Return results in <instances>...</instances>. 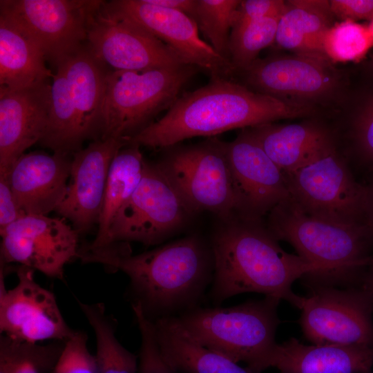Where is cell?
<instances>
[{
  "instance_id": "1",
  "label": "cell",
  "mask_w": 373,
  "mask_h": 373,
  "mask_svg": "<svg viewBox=\"0 0 373 373\" xmlns=\"http://www.w3.org/2000/svg\"><path fill=\"white\" fill-rule=\"evenodd\" d=\"M311 104L282 99L249 89L228 78L179 96L166 114L127 140V145L164 149L188 138L213 136L311 113Z\"/></svg>"
},
{
  "instance_id": "2",
  "label": "cell",
  "mask_w": 373,
  "mask_h": 373,
  "mask_svg": "<svg viewBox=\"0 0 373 373\" xmlns=\"http://www.w3.org/2000/svg\"><path fill=\"white\" fill-rule=\"evenodd\" d=\"M78 258L125 273L135 297L133 303L151 320L198 307L214 274L211 246L196 235L137 255L117 246L81 250Z\"/></svg>"
},
{
  "instance_id": "3",
  "label": "cell",
  "mask_w": 373,
  "mask_h": 373,
  "mask_svg": "<svg viewBox=\"0 0 373 373\" xmlns=\"http://www.w3.org/2000/svg\"><path fill=\"white\" fill-rule=\"evenodd\" d=\"M213 233L214 274L209 297L215 305L243 293L255 292L285 300L298 308L301 297L294 282L315 280L321 269L284 251L262 220L234 217Z\"/></svg>"
},
{
  "instance_id": "4",
  "label": "cell",
  "mask_w": 373,
  "mask_h": 373,
  "mask_svg": "<svg viewBox=\"0 0 373 373\" xmlns=\"http://www.w3.org/2000/svg\"><path fill=\"white\" fill-rule=\"evenodd\" d=\"M280 301L265 296L229 307L198 306L157 319L189 341L261 373L274 367Z\"/></svg>"
},
{
  "instance_id": "5",
  "label": "cell",
  "mask_w": 373,
  "mask_h": 373,
  "mask_svg": "<svg viewBox=\"0 0 373 373\" xmlns=\"http://www.w3.org/2000/svg\"><path fill=\"white\" fill-rule=\"evenodd\" d=\"M267 216L266 226L278 240L289 242L298 256L321 269L307 283L312 287L347 283L373 266V232L367 225L341 224L312 216L291 197Z\"/></svg>"
},
{
  "instance_id": "6",
  "label": "cell",
  "mask_w": 373,
  "mask_h": 373,
  "mask_svg": "<svg viewBox=\"0 0 373 373\" xmlns=\"http://www.w3.org/2000/svg\"><path fill=\"white\" fill-rule=\"evenodd\" d=\"M196 69L185 64L144 71H106L99 139L113 137L126 142L171 106Z\"/></svg>"
},
{
  "instance_id": "7",
  "label": "cell",
  "mask_w": 373,
  "mask_h": 373,
  "mask_svg": "<svg viewBox=\"0 0 373 373\" xmlns=\"http://www.w3.org/2000/svg\"><path fill=\"white\" fill-rule=\"evenodd\" d=\"M284 174L291 197L307 214L341 224L368 226V187L354 180L334 145Z\"/></svg>"
},
{
  "instance_id": "8",
  "label": "cell",
  "mask_w": 373,
  "mask_h": 373,
  "mask_svg": "<svg viewBox=\"0 0 373 373\" xmlns=\"http://www.w3.org/2000/svg\"><path fill=\"white\" fill-rule=\"evenodd\" d=\"M169 148L156 165L191 211H209L223 221L236 217L223 142L213 137L198 144Z\"/></svg>"
},
{
  "instance_id": "9",
  "label": "cell",
  "mask_w": 373,
  "mask_h": 373,
  "mask_svg": "<svg viewBox=\"0 0 373 373\" xmlns=\"http://www.w3.org/2000/svg\"><path fill=\"white\" fill-rule=\"evenodd\" d=\"M192 213L156 164L146 161L140 182L112 221L103 249L119 242L159 243L179 230Z\"/></svg>"
},
{
  "instance_id": "10",
  "label": "cell",
  "mask_w": 373,
  "mask_h": 373,
  "mask_svg": "<svg viewBox=\"0 0 373 373\" xmlns=\"http://www.w3.org/2000/svg\"><path fill=\"white\" fill-rule=\"evenodd\" d=\"M302 296L300 323L314 345L373 347V303L360 288L313 286Z\"/></svg>"
},
{
  "instance_id": "11",
  "label": "cell",
  "mask_w": 373,
  "mask_h": 373,
  "mask_svg": "<svg viewBox=\"0 0 373 373\" xmlns=\"http://www.w3.org/2000/svg\"><path fill=\"white\" fill-rule=\"evenodd\" d=\"M104 1L1 0L0 13L23 28L46 60L57 63L83 47L89 21Z\"/></svg>"
},
{
  "instance_id": "12",
  "label": "cell",
  "mask_w": 373,
  "mask_h": 373,
  "mask_svg": "<svg viewBox=\"0 0 373 373\" xmlns=\"http://www.w3.org/2000/svg\"><path fill=\"white\" fill-rule=\"evenodd\" d=\"M0 235L1 266L18 263L63 280L65 265L79 256V233L63 218L25 215Z\"/></svg>"
},
{
  "instance_id": "13",
  "label": "cell",
  "mask_w": 373,
  "mask_h": 373,
  "mask_svg": "<svg viewBox=\"0 0 373 373\" xmlns=\"http://www.w3.org/2000/svg\"><path fill=\"white\" fill-rule=\"evenodd\" d=\"M104 2L90 17L86 39V48L103 66L111 70L144 71L187 64L147 31L110 15Z\"/></svg>"
},
{
  "instance_id": "14",
  "label": "cell",
  "mask_w": 373,
  "mask_h": 373,
  "mask_svg": "<svg viewBox=\"0 0 373 373\" xmlns=\"http://www.w3.org/2000/svg\"><path fill=\"white\" fill-rule=\"evenodd\" d=\"M103 8L110 15L147 31L175 50L187 64L204 70L211 78H228L233 74L231 62L200 38L195 21L189 15L147 0L104 1Z\"/></svg>"
},
{
  "instance_id": "15",
  "label": "cell",
  "mask_w": 373,
  "mask_h": 373,
  "mask_svg": "<svg viewBox=\"0 0 373 373\" xmlns=\"http://www.w3.org/2000/svg\"><path fill=\"white\" fill-rule=\"evenodd\" d=\"M32 269L16 267L17 285L6 289L0 271V332L12 340L37 344L46 340L66 342L76 332L66 323L53 293L40 286Z\"/></svg>"
},
{
  "instance_id": "16",
  "label": "cell",
  "mask_w": 373,
  "mask_h": 373,
  "mask_svg": "<svg viewBox=\"0 0 373 373\" xmlns=\"http://www.w3.org/2000/svg\"><path fill=\"white\" fill-rule=\"evenodd\" d=\"M236 199V216L262 218L291 197L285 175L247 128L223 142Z\"/></svg>"
},
{
  "instance_id": "17",
  "label": "cell",
  "mask_w": 373,
  "mask_h": 373,
  "mask_svg": "<svg viewBox=\"0 0 373 373\" xmlns=\"http://www.w3.org/2000/svg\"><path fill=\"white\" fill-rule=\"evenodd\" d=\"M237 72L251 90L309 104L331 97L341 84L329 61L296 54L258 58Z\"/></svg>"
},
{
  "instance_id": "18",
  "label": "cell",
  "mask_w": 373,
  "mask_h": 373,
  "mask_svg": "<svg viewBox=\"0 0 373 373\" xmlns=\"http://www.w3.org/2000/svg\"><path fill=\"white\" fill-rule=\"evenodd\" d=\"M125 146L122 139H99L72 154L70 181L55 211L79 233L97 224L111 162Z\"/></svg>"
},
{
  "instance_id": "19",
  "label": "cell",
  "mask_w": 373,
  "mask_h": 373,
  "mask_svg": "<svg viewBox=\"0 0 373 373\" xmlns=\"http://www.w3.org/2000/svg\"><path fill=\"white\" fill-rule=\"evenodd\" d=\"M48 81L20 89L0 86V173L43 137L48 122Z\"/></svg>"
},
{
  "instance_id": "20",
  "label": "cell",
  "mask_w": 373,
  "mask_h": 373,
  "mask_svg": "<svg viewBox=\"0 0 373 373\" xmlns=\"http://www.w3.org/2000/svg\"><path fill=\"white\" fill-rule=\"evenodd\" d=\"M72 155L23 153L8 172L12 191L26 215H44L63 201L70 177Z\"/></svg>"
},
{
  "instance_id": "21",
  "label": "cell",
  "mask_w": 373,
  "mask_h": 373,
  "mask_svg": "<svg viewBox=\"0 0 373 373\" xmlns=\"http://www.w3.org/2000/svg\"><path fill=\"white\" fill-rule=\"evenodd\" d=\"M373 364V347L307 345L291 338L278 345L274 367L278 373H362Z\"/></svg>"
},
{
  "instance_id": "22",
  "label": "cell",
  "mask_w": 373,
  "mask_h": 373,
  "mask_svg": "<svg viewBox=\"0 0 373 373\" xmlns=\"http://www.w3.org/2000/svg\"><path fill=\"white\" fill-rule=\"evenodd\" d=\"M247 129L284 173L334 145L331 132L312 121L289 124L273 122Z\"/></svg>"
},
{
  "instance_id": "23",
  "label": "cell",
  "mask_w": 373,
  "mask_h": 373,
  "mask_svg": "<svg viewBox=\"0 0 373 373\" xmlns=\"http://www.w3.org/2000/svg\"><path fill=\"white\" fill-rule=\"evenodd\" d=\"M76 113V135L79 146L87 139L99 140L100 116L106 71L82 47L63 59Z\"/></svg>"
},
{
  "instance_id": "24",
  "label": "cell",
  "mask_w": 373,
  "mask_h": 373,
  "mask_svg": "<svg viewBox=\"0 0 373 373\" xmlns=\"http://www.w3.org/2000/svg\"><path fill=\"white\" fill-rule=\"evenodd\" d=\"M333 18L329 1H286L274 43L296 55L329 61L323 52V43L325 33L333 24Z\"/></svg>"
},
{
  "instance_id": "25",
  "label": "cell",
  "mask_w": 373,
  "mask_h": 373,
  "mask_svg": "<svg viewBox=\"0 0 373 373\" xmlns=\"http://www.w3.org/2000/svg\"><path fill=\"white\" fill-rule=\"evenodd\" d=\"M46 60L35 40L0 13V86L20 89L48 81L54 74Z\"/></svg>"
},
{
  "instance_id": "26",
  "label": "cell",
  "mask_w": 373,
  "mask_h": 373,
  "mask_svg": "<svg viewBox=\"0 0 373 373\" xmlns=\"http://www.w3.org/2000/svg\"><path fill=\"white\" fill-rule=\"evenodd\" d=\"M140 147L138 145H126L113 157L97 222V235L82 251H97L105 248L114 217L133 194L142 178L146 160Z\"/></svg>"
},
{
  "instance_id": "27",
  "label": "cell",
  "mask_w": 373,
  "mask_h": 373,
  "mask_svg": "<svg viewBox=\"0 0 373 373\" xmlns=\"http://www.w3.org/2000/svg\"><path fill=\"white\" fill-rule=\"evenodd\" d=\"M152 321L164 358L180 373H258L189 341L159 319Z\"/></svg>"
},
{
  "instance_id": "28",
  "label": "cell",
  "mask_w": 373,
  "mask_h": 373,
  "mask_svg": "<svg viewBox=\"0 0 373 373\" xmlns=\"http://www.w3.org/2000/svg\"><path fill=\"white\" fill-rule=\"evenodd\" d=\"M55 66L50 88L48 122L39 144L54 153L72 155L81 149L76 135V113L64 61Z\"/></svg>"
},
{
  "instance_id": "29",
  "label": "cell",
  "mask_w": 373,
  "mask_h": 373,
  "mask_svg": "<svg viewBox=\"0 0 373 373\" xmlns=\"http://www.w3.org/2000/svg\"><path fill=\"white\" fill-rule=\"evenodd\" d=\"M77 302L95 334L98 373H137L138 357L117 339L114 321L104 305Z\"/></svg>"
},
{
  "instance_id": "30",
  "label": "cell",
  "mask_w": 373,
  "mask_h": 373,
  "mask_svg": "<svg viewBox=\"0 0 373 373\" xmlns=\"http://www.w3.org/2000/svg\"><path fill=\"white\" fill-rule=\"evenodd\" d=\"M62 349L17 341L1 334L0 373H50Z\"/></svg>"
},
{
  "instance_id": "31",
  "label": "cell",
  "mask_w": 373,
  "mask_h": 373,
  "mask_svg": "<svg viewBox=\"0 0 373 373\" xmlns=\"http://www.w3.org/2000/svg\"><path fill=\"white\" fill-rule=\"evenodd\" d=\"M239 0H196L191 18L209 44L229 61V39Z\"/></svg>"
},
{
  "instance_id": "32",
  "label": "cell",
  "mask_w": 373,
  "mask_h": 373,
  "mask_svg": "<svg viewBox=\"0 0 373 373\" xmlns=\"http://www.w3.org/2000/svg\"><path fill=\"white\" fill-rule=\"evenodd\" d=\"M373 47L367 25L350 20L333 23L324 37L323 48L331 63L358 62Z\"/></svg>"
},
{
  "instance_id": "33",
  "label": "cell",
  "mask_w": 373,
  "mask_h": 373,
  "mask_svg": "<svg viewBox=\"0 0 373 373\" xmlns=\"http://www.w3.org/2000/svg\"><path fill=\"white\" fill-rule=\"evenodd\" d=\"M281 15L252 21L231 32L229 52L233 73L249 66L262 49L275 42Z\"/></svg>"
},
{
  "instance_id": "34",
  "label": "cell",
  "mask_w": 373,
  "mask_h": 373,
  "mask_svg": "<svg viewBox=\"0 0 373 373\" xmlns=\"http://www.w3.org/2000/svg\"><path fill=\"white\" fill-rule=\"evenodd\" d=\"M132 309L141 334L137 373H180L164 358L152 320L146 316L140 304L132 303Z\"/></svg>"
},
{
  "instance_id": "35",
  "label": "cell",
  "mask_w": 373,
  "mask_h": 373,
  "mask_svg": "<svg viewBox=\"0 0 373 373\" xmlns=\"http://www.w3.org/2000/svg\"><path fill=\"white\" fill-rule=\"evenodd\" d=\"M350 137L357 156L373 164V88L358 102L350 122Z\"/></svg>"
},
{
  "instance_id": "36",
  "label": "cell",
  "mask_w": 373,
  "mask_h": 373,
  "mask_svg": "<svg viewBox=\"0 0 373 373\" xmlns=\"http://www.w3.org/2000/svg\"><path fill=\"white\" fill-rule=\"evenodd\" d=\"M50 373H98L96 357L88 349L85 333L76 332L64 343Z\"/></svg>"
},
{
  "instance_id": "37",
  "label": "cell",
  "mask_w": 373,
  "mask_h": 373,
  "mask_svg": "<svg viewBox=\"0 0 373 373\" xmlns=\"http://www.w3.org/2000/svg\"><path fill=\"white\" fill-rule=\"evenodd\" d=\"M285 8L286 1L283 0L241 1L235 12L231 32L252 21L267 17L281 15Z\"/></svg>"
},
{
  "instance_id": "38",
  "label": "cell",
  "mask_w": 373,
  "mask_h": 373,
  "mask_svg": "<svg viewBox=\"0 0 373 373\" xmlns=\"http://www.w3.org/2000/svg\"><path fill=\"white\" fill-rule=\"evenodd\" d=\"M329 3L334 16L342 21L373 19V0H331Z\"/></svg>"
},
{
  "instance_id": "39",
  "label": "cell",
  "mask_w": 373,
  "mask_h": 373,
  "mask_svg": "<svg viewBox=\"0 0 373 373\" xmlns=\"http://www.w3.org/2000/svg\"><path fill=\"white\" fill-rule=\"evenodd\" d=\"M25 215L12 191L8 172L0 173V230Z\"/></svg>"
},
{
  "instance_id": "40",
  "label": "cell",
  "mask_w": 373,
  "mask_h": 373,
  "mask_svg": "<svg viewBox=\"0 0 373 373\" xmlns=\"http://www.w3.org/2000/svg\"><path fill=\"white\" fill-rule=\"evenodd\" d=\"M148 2L166 8L180 11L191 17L196 0H147Z\"/></svg>"
},
{
  "instance_id": "41",
  "label": "cell",
  "mask_w": 373,
  "mask_h": 373,
  "mask_svg": "<svg viewBox=\"0 0 373 373\" xmlns=\"http://www.w3.org/2000/svg\"><path fill=\"white\" fill-rule=\"evenodd\" d=\"M371 267L370 271L364 277L360 289L367 295L373 303V266Z\"/></svg>"
},
{
  "instance_id": "42",
  "label": "cell",
  "mask_w": 373,
  "mask_h": 373,
  "mask_svg": "<svg viewBox=\"0 0 373 373\" xmlns=\"http://www.w3.org/2000/svg\"><path fill=\"white\" fill-rule=\"evenodd\" d=\"M367 187V218L368 226L373 232V185Z\"/></svg>"
},
{
  "instance_id": "43",
  "label": "cell",
  "mask_w": 373,
  "mask_h": 373,
  "mask_svg": "<svg viewBox=\"0 0 373 373\" xmlns=\"http://www.w3.org/2000/svg\"><path fill=\"white\" fill-rule=\"evenodd\" d=\"M364 69L366 73L373 76V56L364 64Z\"/></svg>"
},
{
  "instance_id": "44",
  "label": "cell",
  "mask_w": 373,
  "mask_h": 373,
  "mask_svg": "<svg viewBox=\"0 0 373 373\" xmlns=\"http://www.w3.org/2000/svg\"><path fill=\"white\" fill-rule=\"evenodd\" d=\"M367 26L373 36V19L371 21H370V23L367 25Z\"/></svg>"
},
{
  "instance_id": "45",
  "label": "cell",
  "mask_w": 373,
  "mask_h": 373,
  "mask_svg": "<svg viewBox=\"0 0 373 373\" xmlns=\"http://www.w3.org/2000/svg\"><path fill=\"white\" fill-rule=\"evenodd\" d=\"M362 373H372V372L370 370H367V371L363 372Z\"/></svg>"
}]
</instances>
